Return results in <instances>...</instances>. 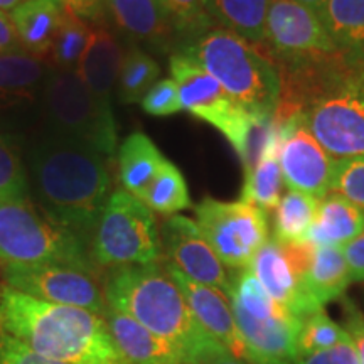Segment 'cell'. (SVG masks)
Listing matches in <instances>:
<instances>
[{"label":"cell","mask_w":364,"mask_h":364,"mask_svg":"<svg viewBox=\"0 0 364 364\" xmlns=\"http://www.w3.org/2000/svg\"><path fill=\"white\" fill-rule=\"evenodd\" d=\"M31 176L43 215L88 245L110 198L112 181L103 154L53 134L31 154Z\"/></svg>","instance_id":"obj_1"},{"label":"cell","mask_w":364,"mask_h":364,"mask_svg":"<svg viewBox=\"0 0 364 364\" xmlns=\"http://www.w3.org/2000/svg\"><path fill=\"white\" fill-rule=\"evenodd\" d=\"M0 331L46 358L70 364H129L103 316L29 297L11 287L0 292Z\"/></svg>","instance_id":"obj_2"},{"label":"cell","mask_w":364,"mask_h":364,"mask_svg":"<svg viewBox=\"0 0 364 364\" xmlns=\"http://www.w3.org/2000/svg\"><path fill=\"white\" fill-rule=\"evenodd\" d=\"M103 292L108 307L177 346L191 364H208L226 349L196 321L167 267L159 262L112 268Z\"/></svg>","instance_id":"obj_3"},{"label":"cell","mask_w":364,"mask_h":364,"mask_svg":"<svg viewBox=\"0 0 364 364\" xmlns=\"http://www.w3.org/2000/svg\"><path fill=\"white\" fill-rule=\"evenodd\" d=\"M179 53L203 66L258 120H273L280 102V75L260 46L216 26L182 43Z\"/></svg>","instance_id":"obj_4"},{"label":"cell","mask_w":364,"mask_h":364,"mask_svg":"<svg viewBox=\"0 0 364 364\" xmlns=\"http://www.w3.org/2000/svg\"><path fill=\"white\" fill-rule=\"evenodd\" d=\"M0 263L2 267L68 265L97 272L88 245L39 215L27 198L0 199Z\"/></svg>","instance_id":"obj_5"},{"label":"cell","mask_w":364,"mask_h":364,"mask_svg":"<svg viewBox=\"0 0 364 364\" xmlns=\"http://www.w3.org/2000/svg\"><path fill=\"white\" fill-rule=\"evenodd\" d=\"M304 122L336 159L364 154V65H341L329 73L304 105Z\"/></svg>","instance_id":"obj_6"},{"label":"cell","mask_w":364,"mask_h":364,"mask_svg":"<svg viewBox=\"0 0 364 364\" xmlns=\"http://www.w3.org/2000/svg\"><path fill=\"white\" fill-rule=\"evenodd\" d=\"M260 49L280 76L312 71L343 59L321 16L299 0H272Z\"/></svg>","instance_id":"obj_7"},{"label":"cell","mask_w":364,"mask_h":364,"mask_svg":"<svg viewBox=\"0 0 364 364\" xmlns=\"http://www.w3.org/2000/svg\"><path fill=\"white\" fill-rule=\"evenodd\" d=\"M97 267L150 265L161 258V231L154 213L125 189L113 191L90 240Z\"/></svg>","instance_id":"obj_8"},{"label":"cell","mask_w":364,"mask_h":364,"mask_svg":"<svg viewBox=\"0 0 364 364\" xmlns=\"http://www.w3.org/2000/svg\"><path fill=\"white\" fill-rule=\"evenodd\" d=\"M169 68L172 80L179 88L182 110H188L191 115L220 130L241 161L247 162L255 129H260L268 122L258 120L223 88L220 81L186 54L179 51L172 54Z\"/></svg>","instance_id":"obj_9"},{"label":"cell","mask_w":364,"mask_h":364,"mask_svg":"<svg viewBox=\"0 0 364 364\" xmlns=\"http://www.w3.org/2000/svg\"><path fill=\"white\" fill-rule=\"evenodd\" d=\"M44 108L53 134L78 140L103 156L115 152L118 136L113 112L95 102L76 71L53 70L43 85Z\"/></svg>","instance_id":"obj_10"},{"label":"cell","mask_w":364,"mask_h":364,"mask_svg":"<svg viewBox=\"0 0 364 364\" xmlns=\"http://www.w3.org/2000/svg\"><path fill=\"white\" fill-rule=\"evenodd\" d=\"M196 225L225 267L245 270L268 241V218L253 204L204 199L196 206Z\"/></svg>","instance_id":"obj_11"},{"label":"cell","mask_w":364,"mask_h":364,"mask_svg":"<svg viewBox=\"0 0 364 364\" xmlns=\"http://www.w3.org/2000/svg\"><path fill=\"white\" fill-rule=\"evenodd\" d=\"M6 285L44 302L86 309L103 316L108 311L107 299L95 273L68 265L4 267Z\"/></svg>","instance_id":"obj_12"},{"label":"cell","mask_w":364,"mask_h":364,"mask_svg":"<svg viewBox=\"0 0 364 364\" xmlns=\"http://www.w3.org/2000/svg\"><path fill=\"white\" fill-rule=\"evenodd\" d=\"M275 125L279 127L277 157L285 186L322 199L331 191L336 159L317 142L300 113Z\"/></svg>","instance_id":"obj_13"},{"label":"cell","mask_w":364,"mask_h":364,"mask_svg":"<svg viewBox=\"0 0 364 364\" xmlns=\"http://www.w3.org/2000/svg\"><path fill=\"white\" fill-rule=\"evenodd\" d=\"M161 247L169 265L196 284L213 287L230 297L233 279L228 277L226 267L209 247L196 221L181 215L167 218L161 228Z\"/></svg>","instance_id":"obj_14"},{"label":"cell","mask_w":364,"mask_h":364,"mask_svg":"<svg viewBox=\"0 0 364 364\" xmlns=\"http://www.w3.org/2000/svg\"><path fill=\"white\" fill-rule=\"evenodd\" d=\"M248 270L257 277L268 295L292 312L300 322L322 311V307L306 290L302 279L290 263L282 243L277 240L268 238L253 257Z\"/></svg>","instance_id":"obj_15"},{"label":"cell","mask_w":364,"mask_h":364,"mask_svg":"<svg viewBox=\"0 0 364 364\" xmlns=\"http://www.w3.org/2000/svg\"><path fill=\"white\" fill-rule=\"evenodd\" d=\"M166 267L203 329L233 356L248 361V349L236 326L230 297L213 287L196 284L169 263Z\"/></svg>","instance_id":"obj_16"},{"label":"cell","mask_w":364,"mask_h":364,"mask_svg":"<svg viewBox=\"0 0 364 364\" xmlns=\"http://www.w3.org/2000/svg\"><path fill=\"white\" fill-rule=\"evenodd\" d=\"M102 4L113 24L136 43L167 51L179 38L161 0H102Z\"/></svg>","instance_id":"obj_17"},{"label":"cell","mask_w":364,"mask_h":364,"mask_svg":"<svg viewBox=\"0 0 364 364\" xmlns=\"http://www.w3.org/2000/svg\"><path fill=\"white\" fill-rule=\"evenodd\" d=\"M105 321L113 343L129 364H191L177 346L150 332L127 314L108 307Z\"/></svg>","instance_id":"obj_18"},{"label":"cell","mask_w":364,"mask_h":364,"mask_svg":"<svg viewBox=\"0 0 364 364\" xmlns=\"http://www.w3.org/2000/svg\"><path fill=\"white\" fill-rule=\"evenodd\" d=\"M122 58L124 51L117 36L107 27H93L76 73L95 102L107 112H113L112 93L118 80Z\"/></svg>","instance_id":"obj_19"},{"label":"cell","mask_w":364,"mask_h":364,"mask_svg":"<svg viewBox=\"0 0 364 364\" xmlns=\"http://www.w3.org/2000/svg\"><path fill=\"white\" fill-rule=\"evenodd\" d=\"M279 127L272 122L265 130L257 161L247 166L243 191L240 201L253 204L265 213H273L284 196L285 181L277 157Z\"/></svg>","instance_id":"obj_20"},{"label":"cell","mask_w":364,"mask_h":364,"mask_svg":"<svg viewBox=\"0 0 364 364\" xmlns=\"http://www.w3.org/2000/svg\"><path fill=\"white\" fill-rule=\"evenodd\" d=\"M9 16L16 27L21 48L48 61L65 16V7L53 0H26Z\"/></svg>","instance_id":"obj_21"},{"label":"cell","mask_w":364,"mask_h":364,"mask_svg":"<svg viewBox=\"0 0 364 364\" xmlns=\"http://www.w3.org/2000/svg\"><path fill=\"white\" fill-rule=\"evenodd\" d=\"M48 61L26 49L0 54V110L33 102L48 78Z\"/></svg>","instance_id":"obj_22"},{"label":"cell","mask_w":364,"mask_h":364,"mask_svg":"<svg viewBox=\"0 0 364 364\" xmlns=\"http://www.w3.org/2000/svg\"><path fill=\"white\" fill-rule=\"evenodd\" d=\"M321 19L349 66L364 65V0H326Z\"/></svg>","instance_id":"obj_23"},{"label":"cell","mask_w":364,"mask_h":364,"mask_svg":"<svg viewBox=\"0 0 364 364\" xmlns=\"http://www.w3.org/2000/svg\"><path fill=\"white\" fill-rule=\"evenodd\" d=\"M364 230V211L336 193L321 199L307 241L316 247H344Z\"/></svg>","instance_id":"obj_24"},{"label":"cell","mask_w":364,"mask_h":364,"mask_svg":"<svg viewBox=\"0 0 364 364\" xmlns=\"http://www.w3.org/2000/svg\"><path fill=\"white\" fill-rule=\"evenodd\" d=\"M166 157L142 132L127 136L118 149V177L127 193L142 199Z\"/></svg>","instance_id":"obj_25"},{"label":"cell","mask_w":364,"mask_h":364,"mask_svg":"<svg viewBox=\"0 0 364 364\" xmlns=\"http://www.w3.org/2000/svg\"><path fill=\"white\" fill-rule=\"evenodd\" d=\"M351 284L349 268L341 247H316L304 285L321 307L334 300L344 299Z\"/></svg>","instance_id":"obj_26"},{"label":"cell","mask_w":364,"mask_h":364,"mask_svg":"<svg viewBox=\"0 0 364 364\" xmlns=\"http://www.w3.org/2000/svg\"><path fill=\"white\" fill-rule=\"evenodd\" d=\"M218 27L231 31L250 43L262 46L265 19L272 0H206Z\"/></svg>","instance_id":"obj_27"},{"label":"cell","mask_w":364,"mask_h":364,"mask_svg":"<svg viewBox=\"0 0 364 364\" xmlns=\"http://www.w3.org/2000/svg\"><path fill=\"white\" fill-rule=\"evenodd\" d=\"M321 199L300 191L289 189L273 211V240L279 243L307 241L316 221Z\"/></svg>","instance_id":"obj_28"},{"label":"cell","mask_w":364,"mask_h":364,"mask_svg":"<svg viewBox=\"0 0 364 364\" xmlns=\"http://www.w3.org/2000/svg\"><path fill=\"white\" fill-rule=\"evenodd\" d=\"M161 76L159 63L140 49L139 46H130L124 53L117 80V95L120 103H140L144 95L152 88Z\"/></svg>","instance_id":"obj_29"},{"label":"cell","mask_w":364,"mask_h":364,"mask_svg":"<svg viewBox=\"0 0 364 364\" xmlns=\"http://www.w3.org/2000/svg\"><path fill=\"white\" fill-rule=\"evenodd\" d=\"M140 201L152 213L164 216H174L191 208L189 189L182 172L166 159Z\"/></svg>","instance_id":"obj_30"},{"label":"cell","mask_w":364,"mask_h":364,"mask_svg":"<svg viewBox=\"0 0 364 364\" xmlns=\"http://www.w3.org/2000/svg\"><path fill=\"white\" fill-rule=\"evenodd\" d=\"M91 33L93 27L83 17L65 9L63 22L48 56V65H51L53 70L76 71L90 43Z\"/></svg>","instance_id":"obj_31"},{"label":"cell","mask_w":364,"mask_h":364,"mask_svg":"<svg viewBox=\"0 0 364 364\" xmlns=\"http://www.w3.org/2000/svg\"><path fill=\"white\" fill-rule=\"evenodd\" d=\"M161 4L169 14L172 26L182 43L216 27L208 11L206 0H161Z\"/></svg>","instance_id":"obj_32"},{"label":"cell","mask_w":364,"mask_h":364,"mask_svg":"<svg viewBox=\"0 0 364 364\" xmlns=\"http://www.w3.org/2000/svg\"><path fill=\"white\" fill-rule=\"evenodd\" d=\"M349 338L351 336L348 331L332 321L324 311L316 312L302 322L297 336V354L329 349Z\"/></svg>","instance_id":"obj_33"},{"label":"cell","mask_w":364,"mask_h":364,"mask_svg":"<svg viewBox=\"0 0 364 364\" xmlns=\"http://www.w3.org/2000/svg\"><path fill=\"white\" fill-rule=\"evenodd\" d=\"M364 211V154L336 159L331 179V191Z\"/></svg>","instance_id":"obj_34"},{"label":"cell","mask_w":364,"mask_h":364,"mask_svg":"<svg viewBox=\"0 0 364 364\" xmlns=\"http://www.w3.org/2000/svg\"><path fill=\"white\" fill-rule=\"evenodd\" d=\"M27 177L19 154L0 136V199L27 198Z\"/></svg>","instance_id":"obj_35"},{"label":"cell","mask_w":364,"mask_h":364,"mask_svg":"<svg viewBox=\"0 0 364 364\" xmlns=\"http://www.w3.org/2000/svg\"><path fill=\"white\" fill-rule=\"evenodd\" d=\"M140 107L152 117H169L182 112L179 88L176 81L172 78L159 80L140 100Z\"/></svg>","instance_id":"obj_36"},{"label":"cell","mask_w":364,"mask_h":364,"mask_svg":"<svg viewBox=\"0 0 364 364\" xmlns=\"http://www.w3.org/2000/svg\"><path fill=\"white\" fill-rule=\"evenodd\" d=\"M0 364H70L46 358L0 331Z\"/></svg>","instance_id":"obj_37"},{"label":"cell","mask_w":364,"mask_h":364,"mask_svg":"<svg viewBox=\"0 0 364 364\" xmlns=\"http://www.w3.org/2000/svg\"><path fill=\"white\" fill-rule=\"evenodd\" d=\"M295 364H361L354 341L349 338L344 343L332 346L329 349L314 353L297 354Z\"/></svg>","instance_id":"obj_38"},{"label":"cell","mask_w":364,"mask_h":364,"mask_svg":"<svg viewBox=\"0 0 364 364\" xmlns=\"http://www.w3.org/2000/svg\"><path fill=\"white\" fill-rule=\"evenodd\" d=\"M341 300H343V309H344V322H346L344 329L348 331V334L351 336L354 344H356L359 363L364 364V317L351 300L348 299H341Z\"/></svg>","instance_id":"obj_39"},{"label":"cell","mask_w":364,"mask_h":364,"mask_svg":"<svg viewBox=\"0 0 364 364\" xmlns=\"http://www.w3.org/2000/svg\"><path fill=\"white\" fill-rule=\"evenodd\" d=\"M341 248L348 263L351 282H364V230Z\"/></svg>","instance_id":"obj_40"},{"label":"cell","mask_w":364,"mask_h":364,"mask_svg":"<svg viewBox=\"0 0 364 364\" xmlns=\"http://www.w3.org/2000/svg\"><path fill=\"white\" fill-rule=\"evenodd\" d=\"M53 2L75 12L76 16L83 17V19L95 21L103 14L102 0H53Z\"/></svg>","instance_id":"obj_41"},{"label":"cell","mask_w":364,"mask_h":364,"mask_svg":"<svg viewBox=\"0 0 364 364\" xmlns=\"http://www.w3.org/2000/svg\"><path fill=\"white\" fill-rule=\"evenodd\" d=\"M21 43L17 38L16 27H14L11 16L6 12H0V54L19 49Z\"/></svg>","instance_id":"obj_42"},{"label":"cell","mask_w":364,"mask_h":364,"mask_svg":"<svg viewBox=\"0 0 364 364\" xmlns=\"http://www.w3.org/2000/svg\"><path fill=\"white\" fill-rule=\"evenodd\" d=\"M208 364H250V363L245 361V359H240V358L233 356V354L228 351V349H225V351L216 354V356L213 358Z\"/></svg>","instance_id":"obj_43"},{"label":"cell","mask_w":364,"mask_h":364,"mask_svg":"<svg viewBox=\"0 0 364 364\" xmlns=\"http://www.w3.org/2000/svg\"><path fill=\"white\" fill-rule=\"evenodd\" d=\"M22 2H26V0H0V12L11 14Z\"/></svg>","instance_id":"obj_44"},{"label":"cell","mask_w":364,"mask_h":364,"mask_svg":"<svg viewBox=\"0 0 364 364\" xmlns=\"http://www.w3.org/2000/svg\"><path fill=\"white\" fill-rule=\"evenodd\" d=\"M299 2H302L304 6H307L309 9H312L314 12H317L318 16H321L322 7H324L326 0H299Z\"/></svg>","instance_id":"obj_45"}]
</instances>
